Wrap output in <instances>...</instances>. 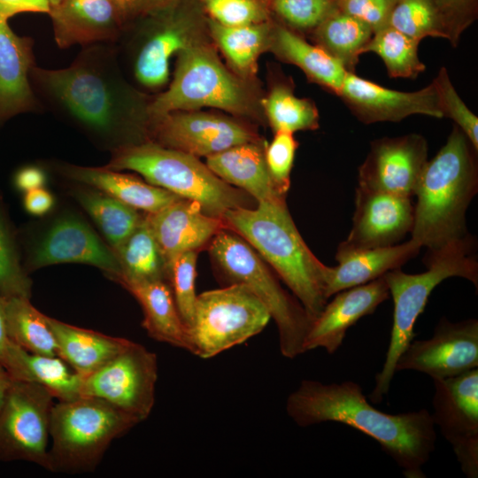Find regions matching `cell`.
<instances>
[{"label":"cell","mask_w":478,"mask_h":478,"mask_svg":"<svg viewBox=\"0 0 478 478\" xmlns=\"http://www.w3.org/2000/svg\"><path fill=\"white\" fill-rule=\"evenodd\" d=\"M29 81L42 108L77 127L110 151L133 144V135L151 127L150 102L128 87L116 44L82 47L66 67H32ZM153 99V98H152Z\"/></svg>","instance_id":"6da1fadb"},{"label":"cell","mask_w":478,"mask_h":478,"mask_svg":"<svg viewBox=\"0 0 478 478\" xmlns=\"http://www.w3.org/2000/svg\"><path fill=\"white\" fill-rule=\"evenodd\" d=\"M57 169L69 180L100 190L147 213L156 212L181 198L135 176L105 166L91 167L64 163L57 165Z\"/></svg>","instance_id":"d4e9b609"},{"label":"cell","mask_w":478,"mask_h":478,"mask_svg":"<svg viewBox=\"0 0 478 478\" xmlns=\"http://www.w3.org/2000/svg\"><path fill=\"white\" fill-rule=\"evenodd\" d=\"M172 0H114L125 22L166 7ZM126 27V26H125Z\"/></svg>","instance_id":"681fc988"},{"label":"cell","mask_w":478,"mask_h":478,"mask_svg":"<svg viewBox=\"0 0 478 478\" xmlns=\"http://www.w3.org/2000/svg\"><path fill=\"white\" fill-rule=\"evenodd\" d=\"M32 281L20 262L16 235L0 196V293L30 298Z\"/></svg>","instance_id":"ab89813d"},{"label":"cell","mask_w":478,"mask_h":478,"mask_svg":"<svg viewBox=\"0 0 478 478\" xmlns=\"http://www.w3.org/2000/svg\"><path fill=\"white\" fill-rule=\"evenodd\" d=\"M25 350L13 343L8 335L4 311V295L0 293V364L16 380H27L24 358Z\"/></svg>","instance_id":"c3c4849f"},{"label":"cell","mask_w":478,"mask_h":478,"mask_svg":"<svg viewBox=\"0 0 478 478\" xmlns=\"http://www.w3.org/2000/svg\"><path fill=\"white\" fill-rule=\"evenodd\" d=\"M146 218L166 263L187 251H197L225 227L221 219L204 213L191 200L180 198Z\"/></svg>","instance_id":"7402d4cb"},{"label":"cell","mask_w":478,"mask_h":478,"mask_svg":"<svg viewBox=\"0 0 478 478\" xmlns=\"http://www.w3.org/2000/svg\"><path fill=\"white\" fill-rule=\"evenodd\" d=\"M209 254L219 277L226 283L249 288L274 320L282 356L303 353L312 320L300 302L284 290L259 254L241 236L222 228L209 243Z\"/></svg>","instance_id":"52a82bcc"},{"label":"cell","mask_w":478,"mask_h":478,"mask_svg":"<svg viewBox=\"0 0 478 478\" xmlns=\"http://www.w3.org/2000/svg\"><path fill=\"white\" fill-rule=\"evenodd\" d=\"M204 4L213 21L227 27L260 23L265 17L256 0H204Z\"/></svg>","instance_id":"f6af8a7d"},{"label":"cell","mask_w":478,"mask_h":478,"mask_svg":"<svg viewBox=\"0 0 478 478\" xmlns=\"http://www.w3.org/2000/svg\"><path fill=\"white\" fill-rule=\"evenodd\" d=\"M47 320L57 341L58 356L83 377L101 368L132 342L48 316Z\"/></svg>","instance_id":"83f0119b"},{"label":"cell","mask_w":478,"mask_h":478,"mask_svg":"<svg viewBox=\"0 0 478 478\" xmlns=\"http://www.w3.org/2000/svg\"><path fill=\"white\" fill-rule=\"evenodd\" d=\"M251 103L244 85L224 67L209 47L188 43L179 52L172 82L166 90L153 97L149 114L152 122L172 112L201 107L246 114L252 110Z\"/></svg>","instance_id":"9c48e42d"},{"label":"cell","mask_w":478,"mask_h":478,"mask_svg":"<svg viewBox=\"0 0 478 478\" xmlns=\"http://www.w3.org/2000/svg\"><path fill=\"white\" fill-rule=\"evenodd\" d=\"M29 299L4 296V311L9 337L30 353L58 356L57 341L47 316L40 312Z\"/></svg>","instance_id":"d6a6232c"},{"label":"cell","mask_w":478,"mask_h":478,"mask_svg":"<svg viewBox=\"0 0 478 478\" xmlns=\"http://www.w3.org/2000/svg\"><path fill=\"white\" fill-rule=\"evenodd\" d=\"M443 17L446 39L453 47L477 16V0H436Z\"/></svg>","instance_id":"bcb514c9"},{"label":"cell","mask_w":478,"mask_h":478,"mask_svg":"<svg viewBox=\"0 0 478 478\" xmlns=\"http://www.w3.org/2000/svg\"><path fill=\"white\" fill-rule=\"evenodd\" d=\"M337 96L364 124L397 122L413 114L443 118L433 81L420 90L404 92L347 73Z\"/></svg>","instance_id":"ac0fdd59"},{"label":"cell","mask_w":478,"mask_h":478,"mask_svg":"<svg viewBox=\"0 0 478 478\" xmlns=\"http://www.w3.org/2000/svg\"><path fill=\"white\" fill-rule=\"evenodd\" d=\"M300 427L334 421L352 427L377 441L406 478H425L422 466L435 449L436 433L427 409L389 414L374 407L356 382L324 384L304 380L286 402Z\"/></svg>","instance_id":"7a4b0ae2"},{"label":"cell","mask_w":478,"mask_h":478,"mask_svg":"<svg viewBox=\"0 0 478 478\" xmlns=\"http://www.w3.org/2000/svg\"><path fill=\"white\" fill-rule=\"evenodd\" d=\"M421 246L410 239L397 244L370 249L336 251L337 266H328L324 277V295L328 298L337 292L378 279L400 268L416 257Z\"/></svg>","instance_id":"cb8c5ba5"},{"label":"cell","mask_w":478,"mask_h":478,"mask_svg":"<svg viewBox=\"0 0 478 478\" xmlns=\"http://www.w3.org/2000/svg\"><path fill=\"white\" fill-rule=\"evenodd\" d=\"M271 46L282 61L298 66L311 81L339 94L348 72L324 50L285 27L272 33Z\"/></svg>","instance_id":"f546056e"},{"label":"cell","mask_w":478,"mask_h":478,"mask_svg":"<svg viewBox=\"0 0 478 478\" xmlns=\"http://www.w3.org/2000/svg\"><path fill=\"white\" fill-rule=\"evenodd\" d=\"M433 382L434 424L451 444L466 476L477 478L478 368Z\"/></svg>","instance_id":"4fadbf2b"},{"label":"cell","mask_w":478,"mask_h":478,"mask_svg":"<svg viewBox=\"0 0 478 478\" xmlns=\"http://www.w3.org/2000/svg\"><path fill=\"white\" fill-rule=\"evenodd\" d=\"M298 143L293 133L276 131L270 143L265 146L268 172L278 192L286 196L290 186V173Z\"/></svg>","instance_id":"ee69618b"},{"label":"cell","mask_w":478,"mask_h":478,"mask_svg":"<svg viewBox=\"0 0 478 478\" xmlns=\"http://www.w3.org/2000/svg\"><path fill=\"white\" fill-rule=\"evenodd\" d=\"M413 219L412 197L358 187L352 227L338 249L358 250L397 244L411 233Z\"/></svg>","instance_id":"e0dca14e"},{"label":"cell","mask_w":478,"mask_h":478,"mask_svg":"<svg viewBox=\"0 0 478 478\" xmlns=\"http://www.w3.org/2000/svg\"><path fill=\"white\" fill-rule=\"evenodd\" d=\"M419 43L418 40L387 26L374 33L362 54H377L391 78L414 79L426 69L419 58Z\"/></svg>","instance_id":"e575fe53"},{"label":"cell","mask_w":478,"mask_h":478,"mask_svg":"<svg viewBox=\"0 0 478 478\" xmlns=\"http://www.w3.org/2000/svg\"><path fill=\"white\" fill-rule=\"evenodd\" d=\"M48 14L60 49L117 44L126 26L114 0H60Z\"/></svg>","instance_id":"ffe728a7"},{"label":"cell","mask_w":478,"mask_h":478,"mask_svg":"<svg viewBox=\"0 0 478 478\" xmlns=\"http://www.w3.org/2000/svg\"><path fill=\"white\" fill-rule=\"evenodd\" d=\"M157 143L196 157H209L233 146L257 142L243 125L214 114L188 111L169 112L152 122Z\"/></svg>","instance_id":"2e32d148"},{"label":"cell","mask_w":478,"mask_h":478,"mask_svg":"<svg viewBox=\"0 0 478 478\" xmlns=\"http://www.w3.org/2000/svg\"><path fill=\"white\" fill-rule=\"evenodd\" d=\"M157 379L156 354L131 342L112 360L84 377L82 397L102 399L141 422L154 405Z\"/></svg>","instance_id":"7c38bea8"},{"label":"cell","mask_w":478,"mask_h":478,"mask_svg":"<svg viewBox=\"0 0 478 478\" xmlns=\"http://www.w3.org/2000/svg\"><path fill=\"white\" fill-rule=\"evenodd\" d=\"M272 319L266 305L243 284L197 296L189 327L190 352L212 358L259 334Z\"/></svg>","instance_id":"30bf717a"},{"label":"cell","mask_w":478,"mask_h":478,"mask_svg":"<svg viewBox=\"0 0 478 478\" xmlns=\"http://www.w3.org/2000/svg\"><path fill=\"white\" fill-rule=\"evenodd\" d=\"M474 250V240L469 235L427 252V270L423 273L406 274L397 268L383 275L394 303L393 325L385 361L369 395L374 404L381 403L389 392L397 359L413 340L415 322L433 289L450 277L466 279L478 287V262Z\"/></svg>","instance_id":"5b68a950"},{"label":"cell","mask_w":478,"mask_h":478,"mask_svg":"<svg viewBox=\"0 0 478 478\" xmlns=\"http://www.w3.org/2000/svg\"><path fill=\"white\" fill-rule=\"evenodd\" d=\"M121 285L142 306L143 327L151 338L190 352L189 329L179 313L166 280L128 281Z\"/></svg>","instance_id":"4316f807"},{"label":"cell","mask_w":478,"mask_h":478,"mask_svg":"<svg viewBox=\"0 0 478 478\" xmlns=\"http://www.w3.org/2000/svg\"><path fill=\"white\" fill-rule=\"evenodd\" d=\"M45 182L46 174L38 166H29L22 167L14 175L15 187L24 193L42 188Z\"/></svg>","instance_id":"f5cc1de1"},{"label":"cell","mask_w":478,"mask_h":478,"mask_svg":"<svg viewBox=\"0 0 478 478\" xmlns=\"http://www.w3.org/2000/svg\"><path fill=\"white\" fill-rule=\"evenodd\" d=\"M113 251L121 268L118 283L166 281V263L146 216Z\"/></svg>","instance_id":"1f68e13d"},{"label":"cell","mask_w":478,"mask_h":478,"mask_svg":"<svg viewBox=\"0 0 478 478\" xmlns=\"http://www.w3.org/2000/svg\"><path fill=\"white\" fill-rule=\"evenodd\" d=\"M27 263L29 269L82 263L98 267L115 281L121 275L113 250L86 222L74 216L58 219L33 247Z\"/></svg>","instance_id":"d6986e66"},{"label":"cell","mask_w":478,"mask_h":478,"mask_svg":"<svg viewBox=\"0 0 478 478\" xmlns=\"http://www.w3.org/2000/svg\"><path fill=\"white\" fill-rule=\"evenodd\" d=\"M28 381L44 387L58 401H73L82 397L84 377L59 356H45L26 351Z\"/></svg>","instance_id":"74e56055"},{"label":"cell","mask_w":478,"mask_h":478,"mask_svg":"<svg viewBox=\"0 0 478 478\" xmlns=\"http://www.w3.org/2000/svg\"><path fill=\"white\" fill-rule=\"evenodd\" d=\"M277 14L292 28L313 31L338 8L335 0H273Z\"/></svg>","instance_id":"7bdbcfd3"},{"label":"cell","mask_w":478,"mask_h":478,"mask_svg":"<svg viewBox=\"0 0 478 478\" xmlns=\"http://www.w3.org/2000/svg\"><path fill=\"white\" fill-rule=\"evenodd\" d=\"M12 380L13 378L7 369L0 364V412L5 402Z\"/></svg>","instance_id":"db71d44e"},{"label":"cell","mask_w":478,"mask_h":478,"mask_svg":"<svg viewBox=\"0 0 478 478\" xmlns=\"http://www.w3.org/2000/svg\"><path fill=\"white\" fill-rule=\"evenodd\" d=\"M73 196L98 226L113 251L143 219L138 210L96 189L82 187L74 190Z\"/></svg>","instance_id":"836d02e7"},{"label":"cell","mask_w":478,"mask_h":478,"mask_svg":"<svg viewBox=\"0 0 478 478\" xmlns=\"http://www.w3.org/2000/svg\"><path fill=\"white\" fill-rule=\"evenodd\" d=\"M140 421L92 397L58 401L51 411L48 469L79 473L96 468L111 443Z\"/></svg>","instance_id":"ba28073f"},{"label":"cell","mask_w":478,"mask_h":478,"mask_svg":"<svg viewBox=\"0 0 478 478\" xmlns=\"http://www.w3.org/2000/svg\"><path fill=\"white\" fill-rule=\"evenodd\" d=\"M269 123L274 132L314 130L319 127V112L314 103L299 98L289 85H275L263 102Z\"/></svg>","instance_id":"8d00e7d4"},{"label":"cell","mask_w":478,"mask_h":478,"mask_svg":"<svg viewBox=\"0 0 478 478\" xmlns=\"http://www.w3.org/2000/svg\"><path fill=\"white\" fill-rule=\"evenodd\" d=\"M388 26L419 42L428 36L446 39L436 0H396Z\"/></svg>","instance_id":"f35d334b"},{"label":"cell","mask_w":478,"mask_h":478,"mask_svg":"<svg viewBox=\"0 0 478 478\" xmlns=\"http://www.w3.org/2000/svg\"><path fill=\"white\" fill-rule=\"evenodd\" d=\"M205 164L219 178L243 190L257 203L285 197L275 188L266 166L265 146L258 142L211 155Z\"/></svg>","instance_id":"484cf974"},{"label":"cell","mask_w":478,"mask_h":478,"mask_svg":"<svg viewBox=\"0 0 478 478\" xmlns=\"http://www.w3.org/2000/svg\"><path fill=\"white\" fill-rule=\"evenodd\" d=\"M23 205L28 213L42 216L51 210L54 197L47 189L38 188L25 193Z\"/></svg>","instance_id":"816d5d0a"},{"label":"cell","mask_w":478,"mask_h":478,"mask_svg":"<svg viewBox=\"0 0 478 478\" xmlns=\"http://www.w3.org/2000/svg\"><path fill=\"white\" fill-rule=\"evenodd\" d=\"M48 0H0V18L7 20L22 12L49 13Z\"/></svg>","instance_id":"f907efd6"},{"label":"cell","mask_w":478,"mask_h":478,"mask_svg":"<svg viewBox=\"0 0 478 478\" xmlns=\"http://www.w3.org/2000/svg\"><path fill=\"white\" fill-rule=\"evenodd\" d=\"M158 25L140 42L132 58L135 79L150 89L167 83L172 56L189 43L184 28L177 21L166 19Z\"/></svg>","instance_id":"f1b7e54d"},{"label":"cell","mask_w":478,"mask_h":478,"mask_svg":"<svg viewBox=\"0 0 478 478\" xmlns=\"http://www.w3.org/2000/svg\"><path fill=\"white\" fill-rule=\"evenodd\" d=\"M334 296L312 320L304 342L305 352L323 348L334 354L341 347L347 330L364 316L374 313L389 297V290L382 275Z\"/></svg>","instance_id":"44dd1931"},{"label":"cell","mask_w":478,"mask_h":478,"mask_svg":"<svg viewBox=\"0 0 478 478\" xmlns=\"http://www.w3.org/2000/svg\"><path fill=\"white\" fill-rule=\"evenodd\" d=\"M111 153L105 167L134 171L150 184L197 203L207 215L221 219L229 209L251 207V196L222 181L191 154L150 141Z\"/></svg>","instance_id":"8992f818"},{"label":"cell","mask_w":478,"mask_h":478,"mask_svg":"<svg viewBox=\"0 0 478 478\" xmlns=\"http://www.w3.org/2000/svg\"><path fill=\"white\" fill-rule=\"evenodd\" d=\"M477 367L478 320L452 323L443 318L431 338L408 344L397 359L396 372L414 370L441 380Z\"/></svg>","instance_id":"5bb4252c"},{"label":"cell","mask_w":478,"mask_h":478,"mask_svg":"<svg viewBox=\"0 0 478 478\" xmlns=\"http://www.w3.org/2000/svg\"><path fill=\"white\" fill-rule=\"evenodd\" d=\"M53 398L35 382L12 380L0 412V461L25 460L48 469Z\"/></svg>","instance_id":"8fae6325"},{"label":"cell","mask_w":478,"mask_h":478,"mask_svg":"<svg viewBox=\"0 0 478 478\" xmlns=\"http://www.w3.org/2000/svg\"><path fill=\"white\" fill-rule=\"evenodd\" d=\"M257 206L227 210L226 228L244 239L275 271L313 320L328 299L324 277L328 266L308 248L288 210L285 197Z\"/></svg>","instance_id":"277c9868"},{"label":"cell","mask_w":478,"mask_h":478,"mask_svg":"<svg viewBox=\"0 0 478 478\" xmlns=\"http://www.w3.org/2000/svg\"><path fill=\"white\" fill-rule=\"evenodd\" d=\"M50 7L56 5L60 0H48Z\"/></svg>","instance_id":"11a10c76"},{"label":"cell","mask_w":478,"mask_h":478,"mask_svg":"<svg viewBox=\"0 0 478 478\" xmlns=\"http://www.w3.org/2000/svg\"><path fill=\"white\" fill-rule=\"evenodd\" d=\"M210 28L222 52L235 68L243 73L253 70L261 50L267 42L271 43L272 33L260 23L227 27L212 21Z\"/></svg>","instance_id":"d590c367"},{"label":"cell","mask_w":478,"mask_h":478,"mask_svg":"<svg viewBox=\"0 0 478 478\" xmlns=\"http://www.w3.org/2000/svg\"><path fill=\"white\" fill-rule=\"evenodd\" d=\"M197 251H187L171 258L166 263L168 282L179 313L188 329L192 321L197 299Z\"/></svg>","instance_id":"60d3db41"},{"label":"cell","mask_w":478,"mask_h":478,"mask_svg":"<svg viewBox=\"0 0 478 478\" xmlns=\"http://www.w3.org/2000/svg\"><path fill=\"white\" fill-rule=\"evenodd\" d=\"M35 65L33 39L18 35L0 18V125L19 114L42 112L29 81Z\"/></svg>","instance_id":"603a6c76"},{"label":"cell","mask_w":478,"mask_h":478,"mask_svg":"<svg viewBox=\"0 0 478 478\" xmlns=\"http://www.w3.org/2000/svg\"><path fill=\"white\" fill-rule=\"evenodd\" d=\"M427 160L428 143L421 135L375 139L358 167V187L412 197Z\"/></svg>","instance_id":"9a60e30c"},{"label":"cell","mask_w":478,"mask_h":478,"mask_svg":"<svg viewBox=\"0 0 478 478\" xmlns=\"http://www.w3.org/2000/svg\"><path fill=\"white\" fill-rule=\"evenodd\" d=\"M338 10L369 26L374 33L388 26L396 0H335Z\"/></svg>","instance_id":"7dc6e473"},{"label":"cell","mask_w":478,"mask_h":478,"mask_svg":"<svg viewBox=\"0 0 478 478\" xmlns=\"http://www.w3.org/2000/svg\"><path fill=\"white\" fill-rule=\"evenodd\" d=\"M433 83L443 117L451 119L478 151V118L459 96L445 67L439 70Z\"/></svg>","instance_id":"b9f144b4"},{"label":"cell","mask_w":478,"mask_h":478,"mask_svg":"<svg viewBox=\"0 0 478 478\" xmlns=\"http://www.w3.org/2000/svg\"><path fill=\"white\" fill-rule=\"evenodd\" d=\"M373 35L369 26L337 9L312 31V39L348 73H355L359 56Z\"/></svg>","instance_id":"4dcf8cb0"},{"label":"cell","mask_w":478,"mask_h":478,"mask_svg":"<svg viewBox=\"0 0 478 478\" xmlns=\"http://www.w3.org/2000/svg\"><path fill=\"white\" fill-rule=\"evenodd\" d=\"M476 154L454 125L445 144L427 160L414 192L417 200L410 233L427 252L470 235L466 214L478 189Z\"/></svg>","instance_id":"3957f363"}]
</instances>
